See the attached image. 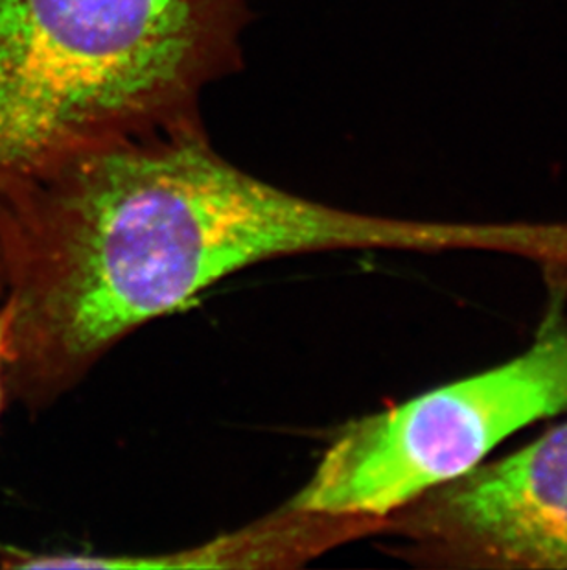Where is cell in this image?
Listing matches in <instances>:
<instances>
[{"label": "cell", "mask_w": 567, "mask_h": 570, "mask_svg": "<svg viewBox=\"0 0 567 570\" xmlns=\"http://www.w3.org/2000/svg\"><path fill=\"white\" fill-rule=\"evenodd\" d=\"M519 226H521V224H519ZM521 229H524V226H521ZM524 235H525V229H524ZM524 246H525V238H524ZM524 246H521V249H524ZM521 249H519V254H521ZM518 255V254H516Z\"/></svg>", "instance_id": "52a82bcc"}, {"label": "cell", "mask_w": 567, "mask_h": 570, "mask_svg": "<svg viewBox=\"0 0 567 570\" xmlns=\"http://www.w3.org/2000/svg\"><path fill=\"white\" fill-rule=\"evenodd\" d=\"M567 414V320L551 308L510 361L342 426L289 507L378 524L488 460L507 438Z\"/></svg>", "instance_id": "3957f363"}, {"label": "cell", "mask_w": 567, "mask_h": 570, "mask_svg": "<svg viewBox=\"0 0 567 570\" xmlns=\"http://www.w3.org/2000/svg\"><path fill=\"white\" fill-rule=\"evenodd\" d=\"M4 272H2V264H0V414L6 404V390H4V340H6V313H4Z\"/></svg>", "instance_id": "8992f818"}, {"label": "cell", "mask_w": 567, "mask_h": 570, "mask_svg": "<svg viewBox=\"0 0 567 570\" xmlns=\"http://www.w3.org/2000/svg\"><path fill=\"white\" fill-rule=\"evenodd\" d=\"M249 0H0V193L118 140L201 125Z\"/></svg>", "instance_id": "7a4b0ae2"}, {"label": "cell", "mask_w": 567, "mask_h": 570, "mask_svg": "<svg viewBox=\"0 0 567 570\" xmlns=\"http://www.w3.org/2000/svg\"><path fill=\"white\" fill-rule=\"evenodd\" d=\"M378 524L352 517L330 515L321 511L300 510L284 504L282 510L258 519L249 527L226 533L220 539L179 550L176 554L150 558H89L70 556V569H279L300 566L302 561L347 543L352 539L376 535Z\"/></svg>", "instance_id": "5b68a950"}, {"label": "cell", "mask_w": 567, "mask_h": 570, "mask_svg": "<svg viewBox=\"0 0 567 570\" xmlns=\"http://www.w3.org/2000/svg\"><path fill=\"white\" fill-rule=\"evenodd\" d=\"M488 224L361 215L235 167L201 125L80 151L0 193L6 401L49 409L126 336L258 263L485 252Z\"/></svg>", "instance_id": "6da1fadb"}, {"label": "cell", "mask_w": 567, "mask_h": 570, "mask_svg": "<svg viewBox=\"0 0 567 570\" xmlns=\"http://www.w3.org/2000/svg\"><path fill=\"white\" fill-rule=\"evenodd\" d=\"M380 533L415 566L567 570V421L418 497Z\"/></svg>", "instance_id": "277c9868"}]
</instances>
